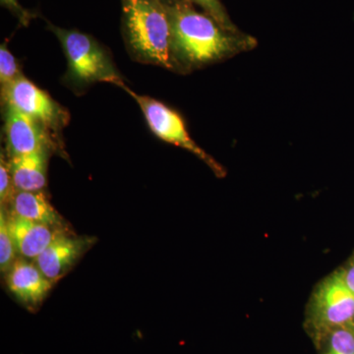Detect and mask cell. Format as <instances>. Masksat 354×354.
Returning a JSON list of instances; mask_svg holds the SVG:
<instances>
[{"instance_id": "obj_13", "label": "cell", "mask_w": 354, "mask_h": 354, "mask_svg": "<svg viewBox=\"0 0 354 354\" xmlns=\"http://www.w3.org/2000/svg\"><path fill=\"white\" fill-rule=\"evenodd\" d=\"M17 251L8 225V216L6 208L1 207L0 213V269L3 274L12 267L18 259Z\"/></svg>"}, {"instance_id": "obj_17", "label": "cell", "mask_w": 354, "mask_h": 354, "mask_svg": "<svg viewBox=\"0 0 354 354\" xmlns=\"http://www.w3.org/2000/svg\"><path fill=\"white\" fill-rule=\"evenodd\" d=\"M15 191L16 188L14 186L10 171H9L7 158H4L3 153H1V158H0V203H1V207L3 208L7 207Z\"/></svg>"}, {"instance_id": "obj_15", "label": "cell", "mask_w": 354, "mask_h": 354, "mask_svg": "<svg viewBox=\"0 0 354 354\" xmlns=\"http://www.w3.org/2000/svg\"><path fill=\"white\" fill-rule=\"evenodd\" d=\"M326 354H354V333L348 328L330 332Z\"/></svg>"}, {"instance_id": "obj_6", "label": "cell", "mask_w": 354, "mask_h": 354, "mask_svg": "<svg viewBox=\"0 0 354 354\" xmlns=\"http://www.w3.org/2000/svg\"><path fill=\"white\" fill-rule=\"evenodd\" d=\"M310 317L318 333L346 328L354 319V293L342 278V272L321 281L312 295Z\"/></svg>"}, {"instance_id": "obj_19", "label": "cell", "mask_w": 354, "mask_h": 354, "mask_svg": "<svg viewBox=\"0 0 354 354\" xmlns=\"http://www.w3.org/2000/svg\"><path fill=\"white\" fill-rule=\"evenodd\" d=\"M341 272L346 286L354 293V260L351 261V264L348 265L346 270Z\"/></svg>"}, {"instance_id": "obj_12", "label": "cell", "mask_w": 354, "mask_h": 354, "mask_svg": "<svg viewBox=\"0 0 354 354\" xmlns=\"http://www.w3.org/2000/svg\"><path fill=\"white\" fill-rule=\"evenodd\" d=\"M50 151H39L7 158L16 190L41 192L46 186Z\"/></svg>"}, {"instance_id": "obj_20", "label": "cell", "mask_w": 354, "mask_h": 354, "mask_svg": "<svg viewBox=\"0 0 354 354\" xmlns=\"http://www.w3.org/2000/svg\"><path fill=\"white\" fill-rule=\"evenodd\" d=\"M162 1L164 2V3L167 4L171 3V2L174 1V0H162Z\"/></svg>"}, {"instance_id": "obj_7", "label": "cell", "mask_w": 354, "mask_h": 354, "mask_svg": "<svg viewBox=\"0 0 354 354\" xmlns=\"http://www.w3.org/2000/svg\"><path fill=\"white\" fill-rule=\"evenodd\" d=\"M4 108V134L8 158L28 155L39 151L57 150L59 141L55 139L31 116L11 104Z\"/></svg>"}, {"instance_id": "obj_5", "label": "cell", "mask_w": 354, "mask_h": 354, "mask_svg": "<svg viewBox=\"0 0 354 354\" xmlns=\"http://www.w3.org/2000/svg\"><path fill=\"white\" fill-rule=\"evenodd\" d=\"M1 102L2 106L11 104L31 116L58 141L62 129L68 125V111L24 75L1 90Z\"/></svg>"}, {"instance_id": "obj_4", "label": "cell", "mask_w": 354, "mask_h": 354, "mask_svg": "<svg viewBox=\"0 0 354 354\" xmlns=\"http://www.w3.org/2000/svg\"><path fill=\"white\" fill-rule=\"evenodd\" d=\"M120 88L127 91L138 104L149 128L156 136L167 143L174 144L189 151L203 162H206L216 176H225L223 167L211 156L205 152L201 147L198 146L194 140L191 138L183 118L176 111L153 97L136 94L125 84H123Z\"/></svg>"}, {"instance_id": "obj_1", "label": "cell", "mask_w": 354, "mask_h": 354, "mask_svg": "<svg viewBox=\"0 0 354 354\" xmlns=\"http://www.w3.org/2000/svg\"><path fill=\"white\" fill-rule=\"evenodd\" d=\"M165 6L178 71L212 64L255 46L252 38L227 31L208 14L197 11L189 0H174Z\"/></svg>"}, {"instance_id": "obj_16", "label": "cell", "mask_w": 354, "mask_h": 354, "mask_svg": "<svg viewBox=\"0 0 354 354\" xmlns=\"http://www.w3.org/2000/svg\"><path fill=\"white\" fill-rule=\"evenodd\" d=\"M189 1L201 6L205 13L211 16L223 29L232 32H241L230 21L221 0H189Z\"/></svg>"}, {"instance_id": "obj_2", "label": "cell", "mask_w": 354, "mask_h": 354, "mask_svg": "<svg viewBox=\"0 0 354 354\" xmlns=\"http://www.w3.org/2000/svg\"><path fill=\"white\" fill-rule=\"evenodd\" d=\"M122 35L130 57L141 64L178 71L171 25L162 0H121Z\"/></svg>"}, {"instance_id": "obj_11", "label": "cell", "mask_w": 354, "mask_h": 354, "mask_svg": "<svg viewBox=\"0 0 354 354\" xmlns=\"http://www.w3.org/2000/svg\"><path fill=\"white\" fill-rule=\"evenodd\" d=\"M7 211L25 220L65 230V221L53 208L48 197L41 192L16 190L10 202L6 207Z\"/></svg>"}, {"instance_id": "obj_3", "label": "cell", "mask_w": 354, "mask_h": 354, "mask_svg": "<svg viewBox=\"0 0 354 354\" xmlns=\"http://www.w3.org/2000/svg\"><path fill=\"white\" fill-rule=\"evenodd\" d=\"M48 28L57 36L66 57L64 81L67 87L74 92H82L97 82H108L118 87L124 84L108 50L94 37L51 23H48Z\"/></svg>"}, {"instance_id": "obj_18", "label": "cell", "mask_w": 354, "mask_h": 354, "mask_svg": "<svg viewBox=\"0 0 354 354\" xmlns=\"http://www.w3.org/2000/svg\"><path fill=\"white\" fill-rule=\"evenodd\" d=\"M0 3L7 10L10 11L22 26L29 25L32 18H35V16H36L31 11L27 10V9L21 6L18 0H0Z\"/></svg>"}, {"instance_id": "obj_21", "label": "cell", "mask_w": 354, "mask_h": 354, "mask_svg": "<svg viewBox=\"0 0 354 354\" xmlns=\"http://www.w3.org/2000/svg\"><path fill=\"white\" fill-rule=\"evenodd\" d=\"M353 327H354V319H353Z\"/></svg>"}, {"instance_id": "obj_10", "label": "cell", "mask_w": 354, "mask_h": 354, "mask_svg": "<svg viewBox=\"0 0 354 354\" xmlns=\"http://www.w3.org/2000/svg\"><path fill=\"white\" fill-rule=\"evenodd\" d=\"M7 216L18 257L23 259L36 260L58 235L66 232V230H55L48 225L25 220L8 211Z\"/></svg>"}, {"instance_id": "obj_8", "label": "cell", "mask_w": 354, "mask_h": 354, "mask_svg": "<svg viewBox=\"0 0 354 354\" xmlns=\"http://www.w3.org/2000/svg\"><path fill=\"white\" fill-rule=\"evenodd\" d=\"M91 245V239L72 236L64 232L34 262L44 276L55 283L69 272Z\"/></svg>"}, {"instance_id": "obj_14", "label": "cell", "mask_w": 354, "mask_h": 354, "mask_svg": "<svg viewBox=\"0 0 354 354\" xmlns=\"http://www.w3.org/2000/svg\"><path fill=\"white\" fill-rule=\"evenodd\" d=\"M22 75L19 64L7 48V44H2L0 46V88L3 90Z\"/></svg>"}, {"instance_id": "obj_9", "label": "cell", "mask_w": 354, "mask_h": 354, "mask_svg": "<svg viewBox=\"0 0 354 354\" xmlns=\"http://www.w3.org/2000/svg\"><path fill=\"white\" fill-rule=\"evenodd\" d=\"M11 293L27 307L39 306L50 292L53 283L44 276L34 261L18 258L6 274Z\"/></svg>"}]
</instances>
